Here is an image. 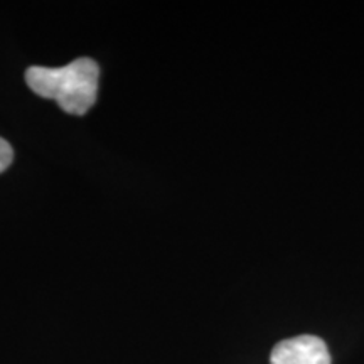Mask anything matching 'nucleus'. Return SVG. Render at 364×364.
Wrapping results in <instances>:
<instances>
[{"mask_svg":"<svg viewBox=\"0 0 364 364\" xmlns=\"http://www.w3.org/2000/svg\"><path fill=\"white\" fill-rule=\"evenodd\" d=\"M100 66L91 58H78L63 68L31 66L26 83L39 97L54 100L63 112L81 117L98 95Z\"/></svg>","mask_w":364,"mask_h":364,"instance_id":"f257e3e1","label":"nucleus"},{"mask_svg":"<svg viewBox=\"0 0 364 364\" xmlns=\"http://www.w3.org/2000/svg\"><path fill=\"white\" fill-rule=\"evenodd\" d=\"M272 364H331V354L322 339L299 336L282 341L273 348Z\"/></svg>","mask_w":364,"mask_h":364,"instance_id":"f03ea898","label":"nucleus"},{"mask_svg":"<svg viewBox=\"0 0 364 364\" xmlns=\"http://www.w3.org/2000/svg\"><path fill=\"white\" fill-rule=\"evenodd\" d=\"M12 161H14V150L11 147V144L0 136V174L11 166Z\"/></svg>","mask_w":364,"mask_h":364,"instance_id":"7ed1b4c3","label":"nucleus"}]
</instances>
